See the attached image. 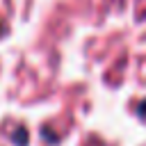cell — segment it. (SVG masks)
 <instances>
[{
  "mask_svg": "<svg viewBox=\"0 0 146 146\" xmlns=\"http://www.w3.org/2000/svg\"><path fill=\"white\" fill-rule=\"evenodd\" d=\"M14 141H16V146H25V144H27V132H25L23 128H18V130L14 132Z\"/></svg>",
  "mask_w": 146,
  "mask_h": 146,
  "instance_id": "1",
  "label": "cell"
},
{
  "mask_svg": "<svg viewBox=\"0 0 146 146\" xmlns=\"http://www.w3.org/2000/svg\"><path fill=\"white\" fill-rule=\"evenodd\" d=\"M137 112H139V114H141V116H146V100H144V103H141V105H139V107H137Z\"/></svg>",
  "mask_w": 146,
  "mask_h": 146,
  "instance_id": "2",
  "label": "cell"
},
{
  "mask_svg": "<svg viewBox=\"0 0 146 146\" xmlns=\"http://www.w3.org/2000/svg\"><path fill=\"white\" fill-rule=\"evenodd\" d=\"M2 32H5V27H2V23H0V36H2Z\"/></svg>",
  "mask_w": 146,
  "mask_h": 146,
  "instance_id": "3",
  "label": "cell"
}]
</instances>
